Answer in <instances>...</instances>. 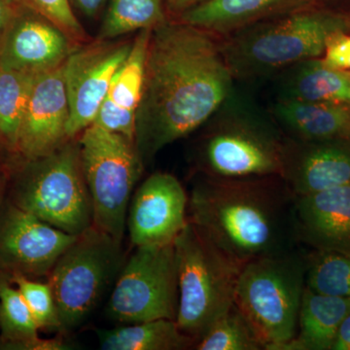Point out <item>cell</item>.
Here are the masks:
<instances>
[{"label":"cell","instance_id":"obj_1","mask_svg":"<svg viewBox=\"0 0 350 350\" xmlns=\"http://www.w3.org/2000/svg\"><path fill=\"white\" fill-rule=\"evenodd\" d=\"M234 81L211 32L180 21L152 29L135 126L142 162L204 126Z\"/></svg>","mask_w":350,"mask_h":350},{"label":"cell","instance_id":"obj_2","mask_svg":"<svg viewBox=\"0 0 350 350\" xmlns=\"http://www.w3.org/2000/svg\"><path fill=\"white\" fill-rule=\"evenodd\" d=\"M292 194L282 176L202 174L188 204V219L241 264L292 250Z\"/></svg>","mask_w":350,"mask_h":350},{"label":"cell","instance_id":"obj_3","mask_svg":"<svg viewBox=\"0 0 350 350\" xmlns=\"http://www.w3.org/2000/svg\"><path fill=\"white\" fill-rule=\"evenodd\" d=\"M204 126L199 146L202 174L282 176L287 135L248 98L232 92Z\"/></svg>","mask_w":350,"mask_h":350},{"label":"cell","instance_id":"obj_4","mask_svg":"<svg viewBox=\"0 0 350 350\" xmlns=\"http://www.w3.org/2000/svg\"><path fill=\"white\" fill-rule=\"evenodd\" d=\"M345 31L344 16L301 11L232 32L219 46L234 80L251 81L321 57L329 39Z\"/></svg>","mask_w":350,"mask_h":350},{"label":"cell","instance_id":"obj_5","mask_svg":"<svg viewBox=\"0 0 350 350\" xmlns=\"http://www.w3.org/2000/svg\"><path fill=\"white\" fill-rule=\"evenodd\" d=\"M178 308L176 322L196 344L234 304L243 264L188 221L174 241Z\"/></svg>","mask_w":350,"mask_h":350},{"label":"cell","instance_id":"obj_6","mask_svg":"<svg viewBox=\"0 0 350 350\" xmlns=\"http://www.w3.org/2000/svg\"><path fill=\"white\" fill-rule=\"evenodd\" d=\"M306 259L293 250L243 265L234 305L265 350H280L295 337L306 289Z\"/></svg>","mask_w":350,"mask_h":350},{"label":"cell","instance_id":"obj_7","mask_svg":"<svg viewBox=\"0 0 350 350\" xmlns=\"http://www.w3.org/2000/svg\"><path fill=\"white\" fill-rule=\"evenodd\" d=\"M25 161L8 199L53 227L78 236L93 226V206L83 172L79 142Z\"/></svg>","mask_w":350,"mask_h":350},{"label":"cell","instance_id":"obj_8","mask_svg":"<svg viewBox=\"0 0 350 350\" xmlns=\"http://www.w3.org/2000/svg\"><path fill=\"white\" fill-rule=\"evenodd\" d=\"M124 264L122 243L94 226L76 237L48 275L62 331L89 319Z\"/></svg>","mask_w":350,"mask_h":350},{"label":"cell","instance_id":"obj_9","mask_svg":"<svg viewBox=\"0 0 350 350\" xmlns=\"http://www.w3.org/2000/svg\"><path fill=\"white\" fill-rule=\"evenodd\" d=\"M80 157L93 206V226L123 243L131 193L144 162L135 142L93 124L82 131Z\"/></svg>","mask_w":350,"mask_h":350},{"label":"cell","instance_id":"obj_10","mask_svg":"<svg viewBox=\"0 0 350 350\" xmlns=\"http://www.w3.org/2000/svg\"><path fill=\"white\" fill-rule=\"evenodd\" d=\"M178 308L174 243L137 246L120 271L107 315L123 324L176 320Z\"/></svg>","mask_w":350,"mask_h":350},{"label":"cell","instance_id":"obj_11","mask_svg":"<svg viewBox=\"0 0 350 350\" xmlns=\"http://www.w3.org/2000/svg\"><path fill=\"white\" fill-rule=\"evenodd\" d=\"M76 237L27 213L9 199L0 202V271L10 276L49 275Z\"/></svg>","mask_w":350,"mask_h":350},{"label":"cell","instance_id":"obj_12","mask_svg":"<svg viewBox=\"0 0 350 350\" xmlns=\"http://www.w3.org/2000/svg\"><path fill=\"white\" fill-rule=\"evenodd\" d=\"M131 42L98 40L76 48L64 64L68 96V138L93 125L115 73L130 53Z\"/></svg>","mask_w":350,"mask_h":350},{"label":"cell","instance_id":"obj_13","mask_svg":"<svg viewBox=\"0 0 350 350\" xmlns=\"http://www.w3.org/2000/svg\"><path fill=\"white\" fill-rule=\"evenodd\" d=\"M189 197L172 174L156 172L140 185L129 206L126 227L137 246L165 245L187 225Z\"/></svg>","mask_w":350,"mask_h":350},{"label":"cell","instance_id":"obj_14","mask_svg":"<svg viewBox=\"0 0 350 350\" xmlns=\"http://www.w3.org/2000/svg\"><path fill=\"white\" fill-rule=\"evenodd\" d=\"M77 46L54 23L19 4L0 39V66L40 75L64 64Z\"/></svg>","mask_w":350,"mask_h":350},{"label":"cell","instance_id":"obj_15","mask_svg":"<svg viewBox=\"0 0 350 350\" xmlns=\"http://www.w3.org/2000/svg\"><path fill=\"white\" fill-rule=\"evenodd\" d=\"M69 107L64 64L36 75L19 138L17 152L25 161L48 155L68 142Z\"/></svg>","mask_w":350,"mask_h":350},{"label":"cell","instance_id":"obj_16","mask_svg":"<svg viewBox=\"0 0 350 350\" xmlns=\"http://www.w3.org/2000/svg\"><path fill=\"white\" fill-rule=\"evenodd\" d=\"M282 177L295 197L350 184V140L287 137Z\"/></svg>","mask_w":350,"mask_h":350},{"label":"cell","instance_id":"obj_17","mask_svg":"<svg viewBox=\"0 0 350 350\" xmlns=\"http://www.w3.org/2000/svg\"><path fill=\"white\" fill-rule=\"evenodd\" d=\"M296 241L350 256V184L295 197Z\"/></svg>","mask_w":350,"mask_h":350},{"label":"cell","instance_id":"obj_18","mask_svg":"<svg viewBox=\"0 0 350 350\" xmlns=\"http://www.w3.org/2000/svg\"><path fill=\"white\" fill-rule=\"evenodd\" d=\"M152 29L138 32L130 53L115 73L94 124L135 142L137 112L144 90Z\"/></svg>","mask_w":350,"mask_h":350},{"label":"cell","instance_id":"obj_19","mask_svg":"<svg viewBox=\"0 0 350 350\" xmlns=\"http://www.w3.org/2000/svg\"><path fill=\"white\" fill-rule=\"evenodd\" d=\"M273 117L289 137L350 140V105L278 98Z\"/></svg>","mask_w":350,"mask_h":350},{"label":"cell","instance_id":"obj_20","mask_svg":"<svg viewBox=\"0 0 350 350\" xmlns=\"http://www.w3.org/2000/svg\"><path fill=\"white\" fill-rule=\"evenodd\" d=\"M350 313V299L317 293L306 286L296 335L280 350H332Z\"/></svg>","mask_w":350,"mask_h":350},{"label":"cell","instance_id":"obj_21","mask_svg":"<svg viewBox=\"0 0 350 350\" xmlns=\"http://www.w3.org/2000/svg\"><path fill=\"white\" fill-rule=\"evenodd\" d=\"M300 1L303 0H206L179 16V21L211 33L227 36Z\"/></svg>","mask_w":350,"mask_h":350},{"label":"cell","instance_id":"obj_22","mask_svg":"<svg viewBox=\"0 0 350 350\" xmlns=\"http://www.w3.org/2000/svg\"><path fill=\"white\" fill-rule=\"evenodd\" d=\"M278 98L350 105V72L306 59L285 69Z\"/></svg>","mask_w":350,"mask_h":350},{"label":"cell","instance_id":"obj_23","mask_svg":"<svg viewBox=\"0 0 350 350\" xmlns=\"http://www.w3.org/2000/svg\"><path fill=\"white\" fill-rule=\"evenodd\" d=\"M101 349L182 350L196 342L179 328L176 320L155 319L96 331Z\"/></svg>","mask_w":350,"mask_h":350},{"label":"cell","instance_id":"obj_24","mask_svg":"<svg viewBox=\"0 0 350 350\" xmlns=\"http://www.w3.org/2000/svg\"><path fill=\"white\" fill-rule=\"evenodd\" d=\"M12 282L0 280V332L5 349L64 350L68 345L57 338L44 340L31 310Z\"/></svg>","mask_w":350,"mask_h":350},{"label":"cell","instance_id":"obj_25","mask_svg":"<svg viewBox=\"0 0 350 350\" xmlns=\"http://www.w3.org/2000/svg\"><path fill=\"white\" fill-rule=\"evenodd\" d=\"M165 0H110L98 40H113L131 32L154 29L167 22Z\"/></svg>","mask_w":350,"mask_h":350},{"label":"cell","instance_id":"obj_26","mask_svg":"<svg viewBox=\"0 0 350 350\" xmlns=\"http://www.w3.org/2000/svg\"><path fill=\"white\" fill-rule=\"evenodd\" d=\"M36 75L0 66V139L13 151Z\"/></svg>","mask_w":350,"mask_h":350},{"label":"cell","instance_id":"obj_27","mask_svg":"<svg viewBox=\"0 0 350 350\" xmlns=\"http://www.w3.org/2000/svg\"><path fill=\"white\" fill-rule=\"evenodd\" d=\"M306 286L317 293L350 299V256L313 250L306 258Z\"/></svg>","mask_w":350,"mask_h":350},{"label":"cell","instance_id":"obj_28","mask_svg":"<svg viewBox=\"0 0 350 350\" xmlns=\"http://www.w3.org/2000/svg\"><path fill=\"white\" fill-rule=\"evenodd\" d=\"M198 350H262V345L245 317L232 305L200 338Z\"/></svg>","mask_w":350,"mask_h":350},{"label":"cell","instance_id":"obj_29","mask_svg":"<svg viewBox=\"0 0 350 350\" xmlns=\"http://www.w3.org/2000/svg\"><path fill=\"white\" fill-rule=\"evenodd\" d=\"M10 280L22 294L39 330L62 331L49 283L36 282L33 278L22 275H11Z\"/></svg>","mask_w":350,"mask_h":350},{"label":"cell","instance_id":"obj_30","mask_svg":"<svg viewBox=\"0 0 350 350\" xmlns=\"http://www.w3.org/2000/svg\"><path fill=\"white\" fill-rule=\"evenodd\" d=\"M21 5L36 11L68 34L76 44L86 41L87 36L69 0H16Z\"/></svg>","mask_w":350,"mask_h":350},{"label":"cell","instance_id":"obj_31","mask_svg":"<svg viewBox=\"0 0 350 350\" xmlns=\"http://www.w3.org/2000/svg\"><path fill=\"white\" fill-rule=\"evenodd\" d=\"M320 59L327 66L350 72V31L332 36Z\"/></svg>","mask_w":350,"mask_h":350},{"label":"cell","instance_id":"obj_32","mask_svg":"<svg viewBox=\"0 0 350 350\" xmlns=\"http://www.w3.org/2000/svg\"><path fill=\"white\" fill-rule=\"evenodd\" d=\"M107 1V0H69L73 10L76 9L90 19H96L100 15Z\"/></svg>","mask_w":350,"mask_h":350},{"label":"cell","instance_id":"obj_33","mask_svg":"<svg viewBox=\"0 0 350 350\" xmlns=\"http://www.w3.org/2000/svg\"><path fill=\"white\" fill-rule=\"evenodd\" d=\"M18 5L19 3L16 0H0V39L12 20Z\"/></svg>","mask_w":350,"mask_h":350},{"label":"cell","instance_id":"obj_34","mask_svg":"<svg viewBox=\"0 0 350 350\" xmlns=\"http://www.w3.org/2000/svg\"><path fill=\"white\" fill-rule=\"evenodd\" d=\"M332 350H350V313L342 321Z\"/></svg>","mask_w":350,"mask_h":350},{"label":"cell","instance_id":"obj_35","mask_svg":"<svg viewBox=\"0 0 350 350\" xmlns=\"http://www.w3.org/2000/svg\"><path fill=\"white\" fill-rule=\"evenodd\" d=\"M206 0H165V6L170 11L182 15L186 11L204 3Z\"/></svg>","mask_w":350,"mask_h":350},{"label":"cell","instance_id":"obj_36","mask_svg":"<svg viewBox=\"0 0 350 350\" xmlns=\"http://www.w3.org/2000/svg\"><path fill=\"white\" fill-rule=\"evenodd\" d=\"M4 184H5V176H4V174H0V191H1Z\"/></svg>","mask_w":350,"mask_h":350}]
</instances>
